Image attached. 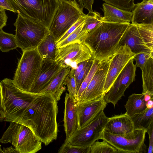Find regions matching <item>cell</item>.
Listing matches in <instances>:
<instances>
[{"mask_svg":"<svg viewBox=\"0 0 153 153\" xmlns=\"http://www.w3.org/2000/svg\"><path fill=\"white\" fill-rule=\"evenodd\" d=\"M129 24L102 22L89 32L84 42L91 50L93 58L102 61L115 54Z\"/></svg>","mask_w":153,"mask_h":153,"instance_id":"cell-1","label":"cell"},{"mask_svg":"<svg viewBox=\"0 0 153 153\" xmlns=\"http://www.w3.org/2000/svg\"><path fill=\"white\" fill-rule=\"evenodd\" d=\"M20 16L40 24L48 29L59 2L57 0H9Z\"/></svg>","mask_w":153,"mask_h":153,"instance_id":"cell-2","label":"cell"},{"mask_svg":"<svg viewBox=\"0 0 153 153\" xmlns=\"http://www.w3.org/2000/svg\"><path fill=\"white\" fill-rule=\"evenodd\" d=\"M9 122L0 143H11L17 153H35L41 149L42 142L29 127L17 122Z\"/></svg>","mask_w":153,"mask_h":153,"instance_id":"cell-3","label":"cell"},{"mask_svg":"<svg viewBox=\"0 0 153 153\" xmlns=\"http://www.w3.org/2000/svg\"><path fill=\"white\" fill-rule=\"evenodd\" d=\"M22 52L12 80L19 88L29 92L39 72L43 59L37 48Z\"/></svg>","mask_w":153,"mask_h":153,"instance_id":"cell-4","label":"cell"},{"mask_svg":"<svg viewBox=\"0 0 153 153\" xmlns=\"http://www.w3.org/2000/svg\"><path fill=\"white\" fill-rule=\"evenodd\" d=\"M59 5L48 30L56 42L81 17L83 8L75 1H59Z\"/></svg>","mask_w":153,"mask_h":153,"instance_id":"cell-5","label":"cell"},{"mask_svg":"<svg viewBox=\"0 0 153 153\" xmlns=\"http://www.w3.org/2000/svg\"><path fill=\"white\" fill-rule=\"evenodd\" d=\"M14 25L18 47L22 52L37 48L49 32L43 25L18 15Z\"/></svg>","mask_w":153,"mask_h":153,"instance_id":"cell-6","label":"cell"},{"mask_svg":"<svg viewBox=\"0 0 153 153\" xmlns=\"http://www.w3.org/2000/svg\"><path fill=\"white\" fill-rule=\"evenodd\" d=\"M145 131L134 130L125 134L117 135L104 130L100 139L106 141L116 148L118 153H141L146 152L144 143Z\"/></svg>","mask_w":153,"mask_h":153,"instance_id":"cell-7","label":"cell"},{"mask_svg":"<svg viewBox=\"0 0 153 153\" xmlns=\"http://www.w3.org/2000/svg\"><path fill=\"white\" fill-rule=\"evenodd\" d=\"M109 119L102 111L88 124L79 129L77 128L65 142L76 146L90 147L95 141L100 139Z\"/></svg>","mask_w":153,"mask_h":153,"instance_id":"cell-8","label":"cell"},{"mask_svg":"<svg viewBox=\"0 0 153 153\" xmlns=\"http://www.w3.org/2000/svg\"><path fill=\"white\" fill-rule=\"evenodd\" d=\"M92 58L91 50L84 42H76L57 48L55 61L62 67L75 70L78 63Z\"/></svg>","mask_w":153,"mask_h":153,"instance_id":"cell-9","label":"cell"},{"mask_svg":"<svg viewBox=\"0 0 153 153\" xmlns=\"http://www.w3.org/2000/svg\"><path fill=\"white\" fill-rule=\"evenodd\" d=\"M133 58L130 59L118 75L104 95L107 103H111L115 107L130 85L135 80L136 67Z\"/></svg>","mask_w":153,"mask_h":153,"instance_id":"cell-10","label":"cell"},{"mask_svg":"<svg viewBox=\"0 0 153 153\" xmlns=\"http://www.w3.org/2000/svg\"><path fill=\"white\" fill-rule=\"evenodd\" d=\"M111 57L102 61L79 100L82 103L104 96L103 89Z\"/></svg>","mask_w":153,"mask_h":153,"instance_id":"cell-11","label":"cell"},{"mask_svg":"<svg viewBox=\"0 0 153 153\" xmlns=\"http://www.w3.org/2000/svg\"><path fill=\"white\" fill-rule=\"evenodd\" d=\"M135 55L128 47L124 45L120 47L111 57L103 89L104 95L126 65Z\"/></svg>","mask_w":153,"mask_h":153,"instance_id":"cell-12","label":"cell"},{"mask_svg":"<svg viewBox=\"0 0 153 153\" xmlns=\"http://www.w3.org/2000/svg\"><path fill=\"white\" fill-rule=\"evenodd\" d=\"M104 96L82 103L76 101L77 129L81 128L91 122L107 105Z\"/></svg>","mask_w":153,"mask_h":153,"instance_id":"cell-13","label":"cell"},{"mask_svg":"<svg viewBox=\"0 0 153 153\" xmlns=\"http://www.w3.org/2000/svg\"><path fill=\"white\" fill-rule=\"evenodd\" d=\"M63 68L55 60L43 59L39 72L29 92L39 93Z\"/></svg>","mask_w":153,"mask_h":153,"instance_id":"cell-14","label":"cell"},{"mask_svg":"<svg viewBox=\"0 0 153 153\" xmlns=\"http://www.w3.org/2000/svg\"><path fill=\"white\" fill-rule=\"evenodd\" d=\"M124 45L128 47L131 51L135 55L146 53L153 55V52L148 48L143 42L135 24H129L119 41V48Z\"/></svg>","mask_w":153,"mask_h":153,"instance_id":"cell-15","label":"cell"},{"mask_svg":"<svg viewBox=\"0 0 153 153\" xmlns=\"http://www.w3.org/2000/svg\"><path fill=\"white\" fill-rule=\"evenodd\" d=\"M76 101L68 93L65 94L64 112V126L66 139L70 137L77 128Z\"/></svg>","mask_w":153,"mask_h":153,"instance_id":"cell-16","label":"cell"},{"mask_svg":"<svg viewBox=\"0 0 153 153\" xmlns=\"http://www.w3.org/2000/svg\"><path fill=\"white\" fill-rule=\"evenodd\" d=\"M134 130L131 118L125 113L109 117L104 130L113 134L123 135L130 133Z\"/></svg>","mask_w":153,"mask_h":153,"instance_id":"cell-17","label":"cell"},{"mask_svg":"<svg viewBox=\"0 0 153 153\" xmlns=\"http://www.w3.org/2000/svg\"><path fill=\"white\" fill-rule=\"evenodd\" d=\"M71 68H63L56 75L48 85L39 93H48L52 94L58 101L61 98L66 87V80Z\"/></svg>","mask_w":153,"mask_h":153,"instance_id":"cell-18","label":"cell"},{"mask_svg":"<svg viewBox=\"0 0 153 153\" xmlns=\"http://www.w3.org/2000/svg\"><path fill=\"white\" fill-rule=\"evenodd\" d=\"M102 9L104 13L102 22L118 23H130L133 16L132 12L122 10L104 3Z\"/></svg>","mask_w":153,"mask_h":153,"instance_id":"cell-19","label":"cell"},{"mask_svg":"<svg viewBox=\"0 0 153 153\" xmlns=\"http://www.w3.org/2000/svg\"><path fill=\"white\" fill-rule=\"evenodd\" d=\"M132 12L131 24H153V3L143 0L136 4Z\"/></svg>","mask_w":153,"mask_h":153,"instance_id":"cell-20","label":"cell"},{"mask_svg":"<svg viewBox=\"0 0 153 153\" xmlns=\"http://www.w3.org/2000/svg\"><path fill=\"white\" fill-rule=\"evenodd\" d=\"M153 97L145 94L134 93L128 97L124 106L126 113L130 117L143 111L147 107V102Z\"/></svg>","mask_w":153,"mask_h":153,"instance_id":"cell-21","label":"cell"},{"mask_svg":"<svg viewBox=\"0 0 153 153\" xmlns=\"http://www.w3.org/2000/svg\"><path fill=\"white\" fill-rule=\"evenodd\" d=\"M43 59L55 60L57 48L56 40L49 33L42 39L37 47Z\"/></svg>","mask_w":153,"mask_h":153,"instance_id":"cell-22","label":"cell"},{"mask_svg":"<svg viewBox=\"0 0 153 153\" xmlns=\"http://www.w3.org/2000/svg\"><path fill=\"white\" fill-rule=\"evenodd\" d=\"M132 121L134 130L146 131L153 123V107H147L142 112L130 117Z\"/></svg>","mask_w":153,"mask_h":153,"instance_id":"cell-23","label":"cell"},{"mask_svg":"<svg viewBox=\"0 0 153 153\" xmlns=\"http://www.w3.org/2000/svg\"><path fill=\"white\" fill-rule=\"evenodd\" d=\"M142 93L153 96V57L150 58L142 70Z\"/></svg>","mask_w":153,"mask_h":153,"instance_id":"cell-24","label":"cell"},{"mask_svg":"<svg viewBox=\"0 0 153 153\" xmlns=\"http://www.w3.org/2000/svg\"><path fill=\"white\" fill-rule=\"evenodd\" d=\"M146 46L153 52V24H135Z\"/></svg>","mask_w":153,"mask_h":153,"instance_id":"cell-25","label":"cell"},{"mask_svg":"<svg viewBox=\"0 0 153 153\" xmlns=\"http://www.w3.org/2000/svg\"><path fill=\"white\" fill-rule=\"evenodd\" d=\"M102 17L99 13L95 11L88 12L87 14L82 29L83 33L86 37L89 32L102 22Z\"/></svg>","mask_w":153,"mask_h":153,"instance_id":"cell-26","label":"cell"},{"mask_svg":"<svg viewBox=\"0 0 153 153\" xmlns=\"http://www.w3.org/2000/svg\"><path fill=\"white\" fill-rule=\"evenodd\" d=\"M18 48L15 35L0 30V49L2 52H7Z\"/></svg>","mask_w":153,"mask_h":153,"instance_id":"cell-27","label":"cell"},{"mask_svg":"<svg viewBox=\"0 0 153 153\" xmlns=\"http://www.w3.org/2000/svg\"><path fill=\"white\" fill-rule=\"evenodd\" d=\"M118 150L105 141H95L90 146V153H117Z\"/></svg>","mask_w":153,"mask_h":153,"instance_id":"cell-28","label":"cell"},{"mask_svg":"<svg viewBox=\"0 0 153 153\" xmlns=\"http://www.w3.org/2000/svg\"><path fill=\"white\" fill-rule=\"evenodd\" d=\"M101 62L98 59H94L93 63L91 68L87 76L82 82L77 93L76 101L79 100L81 95L91 80L95 72L100 65Z\"/></svg>","mask_w":153,"mask_h":153,"instance_id":"cell-29","label":"cell"},{"mask_svg":"<svg viewBox=\"0 0 153 153\" xmlns=\"http://www.w3.org/2000/svg\"><path fill=\"white\" fill-rule=\"evenodd\" d=\"M84 22L64 40L59 43H57V48L74 42H84V39L82 33V29Z\"/></svg>","mask_w":153,"mask_h":153,"instance_id":"cell-30","label":"cell"},{"mask_svg":"<svg viewBox=\"0 0 153 153\" xmlns=\"http://www.w3.org/2000/svg\"><path fill=\"white\" fill-rule=\"evenodd\" d=\"M105 3L120 9L132 11L136 4L134 0H102Z\"/></svg>","mask_w":153,"mask_h":153,"instance_id":"cell-31","label":"cell"},{"mask_svg":"<svg viewBox=\"0 0 153 153\" xmlns=\"http://www.w3.org/2000/svg\"><path fill=\"white\" fill-rule=\"evenodd\" d=\"M90 147H82L72 145L65 142L58 150V153H90Z\"/></svg>","mask_w":153,"mask_h":153,"instance_id":"cell-32","label":"cell"},{"mask_svg":"<svg viewBox=\"0 0 153 153\" xmlns=\"http://www.w3.org/2000/svg\"><path fill=\"white\" fill-rule=\"evenodd\" d=\"M74 70L71 68L66 80L68 94L76 100L77 91L75 79L74 76Z\"/></svg>","mask_w":153,"mask_h":153,"instance_id":"cell-33","label":"cell"},{"mask_svg":"<svg viewBox=\"0 0 153 153\" xmlns=\"http://www.w3.org/2000/svg\"><path fill=\"white\" fill-rule=\"evenodd\" d=\"M93 60V58L88 60L84 68L76 78L77 93L82 82L88 74L92 65Z\"/></svg>","mask_w":153,"mask_h":153,"instance_id":"cell-34","label":"cell"},{"mask_svg":"<svg viewBox=\"0 0 153 153\" xmlns=\"http://www.w3.org/2000/svg\"><path fill=\"white\" fill-rule=\"evenodd\" d=\"M153 57V55L146 53H141L136 54L133 59L136 62L134 65L136 67H139L142 70L146 63L151 57Z\"/></svg>","mask_w":153,"mask_h":153,"instance_id":"cell-35","label":"cell"},{"mask_svg":"<svg viewBox=\"0 0 153 153\" xmlns=\"http://www.w3.org/2000/svg\"><path fill=\"white\" fill-rule=\"evenodd\" d=\"M87 14L81 17L74 24L71 26L63 35L56 42V43H59L70 35L75 31L79 26L85 21Z\"/></svg>","mask_w":153,"mask_h":153,"instance_id":"cell-36","label":"cell"},{"mask_svg":"<svg viewBox=\"0 0 153 153\" xmlns=\"http://www.w3.org/2000/svg\"><path fill=\"white\" fill-rule=\"evenodd\" d=\"M149 137V145L147 153H152L153 148V123H152L146 131Z\"/></svg>","mask_w":153,"mask_h":153,"instance_id":"cell-37","label":"cell"},{"mask_svg":"<svg viewBox=\"0 0 153 153\" xmlns=\"http://www.w3.org/2000/svg\"><path fill=\"white\" fill-rule=\"evenodd\" d=\"M7 19L5 10L0 7V30L6 25Z\"/></svg>","mask_w":153,"mask_h":153,"instance_id":"cell-38","label":"cell"},{"mask_svg":"<svg viewBox=\"0 0 153 153\" xmlns=\"http://www.w3.org/2000/svg\"><path fill=\"white\" fill-rule=\"evenodd\" d=\"M0 7L14 13V11L9 0H0Z\"/></svg>","mask_w":153,"mask_h":153,"instance_id":"cell-39","label":"cell"},{"mask_svg":"<svg viewBox=\"0 0 153 153\" xmlns=\"http://www.w3.org/2000/svg\"><path fill=\"white\" fill-rule=\"evenodd\" d=\"M83 7L87 9L89 13L93 11L92 6L94 0H80Z\"/></svg>","mask_w":153,"mask_h":153,"instance_id":"cell-40","label":"cell"},{"mask_svg":"<svg viewBox=\"0 0 153 153\" xmlns=\"http://www.w3.org/2000/svg\"><path fill=\"white\" fill-rule=\"evenodd\" d=\"M88 60L81 62L78 64L76 68L74 70V76L75 79L84 68Z\"/></svg>","mask_w":153,"mask_h":153,"instance_id":"cell-41","label":"cell"},{"mask_svg":"<svg viewBox=\"0 0 153 153\" xmlns=\"http://www.w3.org/2000/svg\"><path fill=\"white\" fill-rule=\"evenodd\" d=\"M0 153H16L17 152L13 146H11L7 148L3 147V149L0 145Z\"/></svg>","mask_w":153,"mask_h":153,"instance_id":"cell-42","label":"cell"},{"mask_svg":"<svg viewBox=\"0 0 153 153\" xmlns=\"http://www.w3.org/2000/svg\"><path fill=\"white\" fill-rule=\"evenodd\" d=\"M58 1L59 0H62L67 1H75L76 2L81 8H83L80 0H57Z\"/></svg>","mask_w":153,"mask_h":153,"instance_id":"cell-43","label":"cell"},{"mask_svg":"<svg viewBox=\"0 0 153 153\" xmlns=\"http://www.w3.org/2000/svg\"><path fill=\"white\" fill-rule=\"evenodd\" d=\"M148 1L152 3H153V0H148Z\"/></svg>","mask_w":153,"mask_h":153,"instance_id":"cell-44","label":"cell"}]
</instances>
